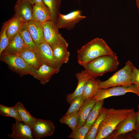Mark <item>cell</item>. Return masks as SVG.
I'll use <instances>...</instances> for the list:
<instances>
[{"instance_id": "obj_1", "label": "cell", "mask_w": 139, "mask_h": 139, "mask_svg": "<svg viewBox=\"0 0 139 139\" xmlns=\"http://www.w3.org/2000/svg\"><path fill=\"white\" fill-rule=\"evenodd\" d=\"M119 64L116 54L114 53L98 57L82 66L91 78L95 79L107 72L116 70Z\"/></svg>"}, {"instance_id": "obj_2", "label": "cell", "mask_w": 139, "mask_h": 139, "mask_svg": "<svg viewBox=\"0 0 139 139\" xmlns=\"http://www.w3.org/2000/svg\"><path fill=\"white\" fill-rule=\"evenodd\" d=\"M114 53L103 39L95 38L77 50V62L82 66L100 56Z\"/></svg>"}, {"instance_id": "obj_3", "label": "cell", "mask_w": 139, "mask_h": 139, "mask_svg": "<svg viewBox=\"0 0 139 139\" xmlns=\"http://www.w3.org/2000/svg\"><path fill=\"white\" fill-rule=\"evenodd\" d=\"M133 109L106 108V115L100 123L95 139L106 138L119 123L129 116Z\"/></svg>"}, {"instance_id": "obj_4", "label": "cell", "mask_w": 139, "mask_h": 139, "mask_svg": "<svg viewBox=\"0 0 139 139\" xmlns=\"http://www.w3.org/2000/svg\"><path fill=\"white\" fill-rule=\"evenodd\" d=\"M133 64L130 60L125 63L124 66L106 80L100 83V89H106L113 86H128L133 84L131 74Z\"/></svg>"}, {"instance_id": "obj_5", "label": "cell", "mask_w": 139, "mask_h": 139, "mask_svg": "<svg viewBox=\"0 0 139 139\" xmlns=\"http://www.w3.org/2000/svg\"><path fill=\"white\" fill-rule=\"evenodd\" d=\"M0 56L1 61L6 63L10 69L20 76L32 75L36 69L18 55L2 54Z\"/></svg>"}, {"instance_id": "obj_6", "label": "cell", "mask_w": 139, "mask_h": 139, "mask_svg": "<svg viewBox=\"0 0 139 139\" xmlns=\"http://www.w3.org/2000/svg\"><path fill=\"white\" fill-rule=\"evenodd\" d=\"M128 92L133 93L137 95L139 93V90L134 84L128 86H113L106 89H99L97 94L92 98L96 102L110 97L124 95Z\"/></svg>"}, {"instance_id": "obj_7", "label": "cell", "mask_w": 139, "mask_h": 139, "mask_svg": "<svg viewBox=\"0 0 139 139\" xmlns=\"http://www.w3.org/2000/svg\"><path fill=\"white\" fill-rule=\"evenodd\" d=\"M44 37L45 42L52 49L58 45L66 41L58 32L56 24L51 21L42 24Z\"/></svg>"}, {"instance_id": "obj_8", "label": "cell", "mask_w": 139, "mask_h": 139, "mask_svg": "<svg viewBox=\"0 0 139 139\" xmlns=\"http://www.w3.org/2000/svg\"><path fill=\"white\" fill-rule=\"evenodd\" d=\"M35 49L42 65L44 64L60 68L62 65L56 59L53 49L46 42L41 43L37 46Z\"/></svg>"}, {"instance_id": "obj_9", "label": "cell", "mask_w": 139, "mask_h": 139, "mask_svg": "<svg viewBox=\"0 0 139 139\" xmlns=\"http://www.w3.org/2000/svg\"><path fill=\"white\" fill-rule=\"evenodd\" d=\"M137 114V112H135L133 109L129 116L119 123L106 138L115 139L121 135H124L135 129Z\"/></svg>"}, {"instance_id": "obj_10", "label": "cell", "mask_w": 139, "mask_h": 139, "mask_svg": "<svg viewBox=\"0 0 139 139\" xmlns=\"http://www.w3.org/2000/svg\"><path fill=\"white\" fill-rule=\"evenodd\" d=\"M86 18V16L81 15L80 11L79 10L65 15L59 13L56 24L58 29L65 28L71 30L79 22Z\"/></svg>"}, {"instance_id": "obj_11", "label": "cell", "mask_w": 139, "mask_h": 139, "mask_svg": "<svg viewBox=\"0 0 139 139\" xmlns=\"http://www.w3.org/2000/svg\"><path fill=\"white\" fill-rule=\"evenodd\" d=\"M55 128L53 123L49 120L37 119L31 128L33 138L40 139L49 136L54 133Z\"/></svg>"}, {"instance_id": "obj_12", "label": "cell", "mask_w": 139, "mask_h": 139, "mask_svg": "<svg viewBox=\"0 0 139 139\" xmlns=\"http://www.w3.org/2000/svg\"><path fill=\"white\" fill-rule=\"evenodd\" d=\"M12 133L8 136L13 139H33L31 129L22 121L15 120L12 124Z\"/></svg>"}, {"instance_id": "obj_13", "label": "cell", "mask_w": 139, "mask_h": 139, "mask_svg": "<svg viewBox=\"0 0 139 139\" xmlns=\"http://www.w3.org/2000/svg\"><path fill=\"white\" fill-rule=\"evenodd\" d=\"M15 14L24 23L32 21L33 7L28 0H18L15 6Z\"/></svg>"}, {"instance_id": "obj_14", "label": "cell", "mask_w": 139, "mask_h": 139, "mask_svg": "<svg viewBox=\"0 0 139 139\" xmlns=\"http://www.w3.org/2000/svg\"><path fill=\"white\" fill-rule=\"evenodd\" d=\"M60 69L43 64L38 69L35 70L32 76L39 81L41 84L45 85L49 81L53 75L59 72Z\"/></svg>"}, {"instance_id": "obj_15", "label": "cell", "mask_w": 139, "mask_h": 139, "mask_svg": "<svg viewBox=\"0 0 139 139\" xmlns=\"http://www.w3.org/2000/svg\"><path fill=\"white\" fill-rule=\"evenodd\" d=\"M27 28L36 46L46 42L43 33L42 24L31 21L25 23Z\"/></svg>"}, {"instance_id": "obj_16", "label": "cell", "mask_w": 139, "mask_h": 139, "mask_svg": "<svg viewBox=\"0 0 139 139\" xmlns=\"http://www.w3.org/2000/svg\"><path fill=\"white\" fill-rule=\"evenodd\" d=\"M75 76L78 80L77 87L73 93L66 95V101L70 104L76 98L82 95L85 84L91 78L84 70L82 71L81 72L76 73Z\"/></svg>"}, {"instance_id": "obj_17", "label": "cell", "mask_w": 139, "mask_h": 139, "mask_svg": "<svg viewBox=\"0 0 139 139\" xmlns=\"http://www.w3.org/2000/svg\"><path fill=\"white\" fill-rule=\"evenodd\" d=\"M27 47H29L25 44L19 32L9 40L7 47L2 54L18 55L23 49Z\"/></svg>"}, {"instance_id": "obj_18", "label": "cell", "mask_w": 139, "mask_h": 139, "mask_svg": "<svg viewBox=\"0 0 139 139\" xmlns=\"http://www.w3.org/2000/svg\"><path fill=\"white\" fill-rule=\"evenodd\" d=\"M18 55L36 69H38L42 65L34 49L29 47H26L23 49Z\"/></svg>"}, {"instance_id": "obj_19", "label": "cell", "mask_w": 139, "mask_h": 139, "mask_svg": "<svg viewBox=\"0 0 139 139\" xmlns=\"http://www.w3.org/2000/svg\"><path fill=\"white\" fill-rule=\"evenodd\" d=\"M96 102V101L92 98L85 100L78 112V123L77 128H80L85 124L92 108Z\"/></svg>"}, {"instance_id": "obj_20", "label": "cell", "mask_w": 139, "mask_h": 139, "mask_svg": "<svg viewBox=\"0 0 139 139\" xmlns=\"http://www.w3.org/2000/svg\"><path fill=\"white\" fill-rule=\"evenodd\" d=\"M32 7V21L41 24L51 21L50 14L46 7L38 5H35Z\"/></svg>"}, {"instance_id": "obj_21", "label": "cell", "mask_w": 139, "mask_h": 139, "mask_svg": "<svg viewBox=\"0 0 139 139\" xmlns=\"http://www.w3.org/2000/svg\"><path fill=\"white\" fill-rule=\"evenodd\" d=\"M68 44L66 41L57 46L53 49L54 55L58 62L62 65L68 62L70 53L67 50Z\"/></svg>"}, {"instance_id": "obj_22", "label": "cell", "mask_w": 139, "mask_h": 139, "mask_svg": "<svg viewBox=\"0 0 139 139\" xmlns=\"http://www.w3.org/2000/svg\"><path fill=\"white\" fill-rule=\"evenodd\" d=\"M101 81L99 79L91 78L85 83L82 95L85 100L93 98L98 92L99 84Z\"/></svg>"}, {"instance_id": "obj_23", "label": "cell", "mask_w": 139, "mask_h": 139, "mask_svg": "<svg viewBox=\"0 0 139 139\" xmlns=\"http://www.w3.org/2000/svg\"><path fill=\"white\" fill-rule=\"evenodd\" d=\"M7 22L6 33L10 40L19 32L24 22L15 15Z\"/></svg>"}, {"instance_id": "obj_24", "label": "cell", "mask_w": 139, "mask_h": 139, "mask_svg": "<svg viewBox=\"0 0 139 139\" xmlns=\"http://www.w3.org/2000/svg\"><path fill=\"white\" fill-rule=\"evenodd\" d=\"M22 118V121L31 129L35 124L37 119L31 116L20 101L15 105Z\"/></svg>"}, {"instance_id": "obj_25", "label": "cell", "mask_w": 139, "mask_h": 139, "mask_svg": "<svg viewBox=\"0 0 139 139\" xmlns=\"http://www.w3.org/2000/svg\"><path fill=\"white\" fill-rule=\"evenodd\" d=\"M104 101L103 100L96 102L91 110L85 123L90 129L100 114Z\"/></svg>"}, {"instance_id": "obj_26", "label": "cell", "mask_w": 139, "mask_h": 139, "mask_svg": "<svg viewBox=\"0 0 139 139\" xmlns=\"http://www.w3.org/2000/svg\"><path fill=\"white\" fill-rule=\"evenodd\" d=\"M50 14L51 21L56 23L59 15L60 0H42Z\"/></svg>"}, {"instance_id": "obj_27", "label": "cell", "mask_w": 139, "mask_h": 139, "mask_svg": "<svg viewBox=\"0 0 139 139\" xmlns=\"http://www.w3.org/2000/svg\"><path fill=\"white\" fill-rule=\"evenodd\" d=\"M106 113V108L103 107L99 116L86 135L84 139H95L100 123L104 119Z\"/></svg>"}, {"instance_id": "obj_28", "label": "cell", "mask_w": 139, "mask_h": 139, "mask_svg": "<svg viewBox=\"0 0 139 139\" xmlns=\"http://www.w3.org/2000/svg\"><path fill=\"white\" fill-rule=\"evenodd\" d=\"M0 114L4 116L12 117L15 120L22 121V118L15 105L10 107L0 105Z\"/></svg>"}, {"instance_id": "obj_29", "label": "cell", "mask_w": 139, "mask_h": 139, "mask_svg": "<svg viewBox=\"0 0 139 139\" xmlns=\"http://www.w3.org/2000/svg\"><path fill=\"white\" fill-rule=\"evenodd\" d=\"M78 112L64 115L60 119V122L62 124L66 125L72 131L74 130L78 124Z\"/></svg>"}, {"instance_id": "obj_30", "label": "cell", "mask_w": 139, "mask_h": 139, "mask_svg": "<svg viewBox=\"0 0 139 139\" xmlns=\"http://www.w3.org/2000/svg\"><path fill=\"white\" fill-rule=\"evenodd\" d=\"M19 32L25 44L28 47L35 49L36 46L33 41L27 28L25 23Z\"/></svg>"}, {"instance_id": "obj_31", "label": "cell", "mask_w": 139, "mask_h": 139, "mask_svg": "<svg viewBox=\"0 0 139 139\" xmlns=\"http://www.w3.org/2000/svg\"><path fill=\"white\" fill-rule=\"evenodd\" d=\"M90 129L85 123L81 127H76L68 136L69 138L73 139H84L85 137Z\"/></svg>"}, {"instance_id": "obj_32", "label": "cell", "mask_w": 139, "mask_h": 139, "mask_svg": "<svg viewBox=\"0 0 139 139\" xmlns=\"http://www.w3.org/2000/svg\"><path fill=\"white\" fill-rule=\"evenodd\" d=\"M85 100V98L83 95L76 98L70 104L69 108L64 115H66L74 112H78Z\"/></svg>"}, {"instance_id": "obj_33", "label": "cell", "mask_w": 139, "mask_h": 139, "mask_svg": "<svg viewBox=\"0 0 139 139\" xmlns=\"http://www.w3.org/2000/svg\"><path fill=\"white\" fill-rule=\"evenodd\" d=\"M7 25V21L4 23L0 33V55L6 48L9 42V40L6 33Z\"/></svg>"}, {"instance_id": "obj_34", "label": "cell", "mask_w": 139, "mask_h": 139, "mask_svg": "<svg viewBox=\"0 0 139 139\" xmlns=\"http://www.w3.org/2000/svg\"><path fill=\"white\" fill-rule=\"evenodd\" d=\"M131 78L132 82L137 87L139 90V70L133 65Z\"/></svg>"}, {"instance_id": "obj_35", "label": "cell", "mask_w": 139, "mask_h": 139, "mask_svg": "<svg viewBox=\"0 0 139 139\" xmlns=\"http://www.w3.org/2000/svg\"><path fill=\"white\" fill-rule=\"evenodd\" d=\"M128 133L127 138L139 139V127H136L135 129Z\"/></svg>"}, {"instance_id": "obj_36", "label": "cell", "mask_w": 139, "mask_h": 139, "mask_svg": "<svg viewBox=\"0 0 139 139\" xmlns=\"http://www.w3.org/2000/svg\"><path fill=\"white\" fill-rule=\"evenodd\" d=\"M28 0L30 2L32 6L35 5H38L43 6H46L44 4L42 0Z\"/></svg>"}, {"instance_id": "obj_37", "label": "cell", "mask_w": 139, "mask_h": 139, "mask_svg": "<svg viewBox=\"0 0 139 139\" xmlns=\"http://www.w3.org/2000/svg\"><path fill=\"white\" fill-rule=\"evenodd\" d=\"M135 119V125L136 127H139V110L137 112Z\"/></svg>"}, {"instance_id": "obj_38", "label": "cell", "mask_w": 139, "mask_h": 139, "mask_svg": "<svg viewBox=\"0 0 139 139\" xmlns=\"http://www.w3.org/2000/svg\"><path fill=\"white\" fill-rule=\"evenodd\" d=\"M137 5L139 10V0H136Z\"/></svg>"}, {"instance_id": "obj_39", "label": "cell", "mask_w": 139, "mask_h": 139, "mask_svg": "<svg viewBox=\"0 0 139 139\" xmlns=\"http://www.w3.org/2000/svg\"><path fill=\"white\" fill-rule=\"evenodd\" d=\"M137 95L138 96L139 98V93H138L137 94ZM138 110H139V104L138 106Z\"/></svg>"}, {"instance_id": "obj_40", "label": "cell", "mask_w": 139, "mask_h": 139, "mask_svg": "<svg viewBox=\"0 0 139 139\" xmlns=\"http://www.w3.org/2000/svg\"><path fill=\"white\" fill-rule=\"evenodd\" d=\"M19 0V1H23V0Z\"/></svg>"}]
</instances>
